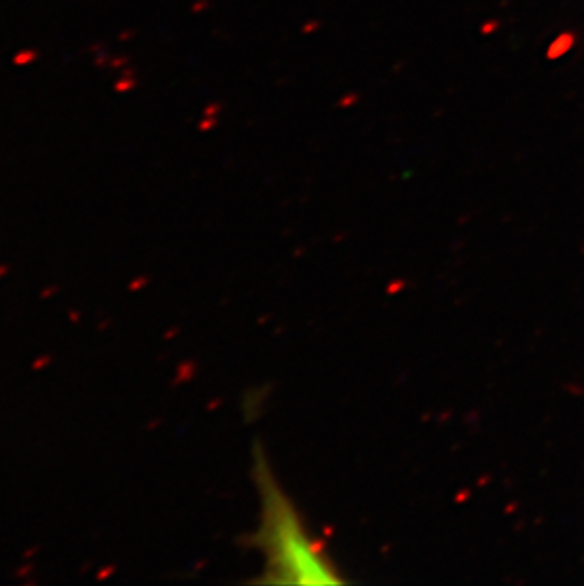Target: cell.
Returning a JSON list of instances; mask_svg holds the SVG:
<instances>
[{
  "label": "cell",
  "instance_id": "obj_1",
  "mask_svg": "<svg viewBox=\"0 0 584 586\" xmlns=\"http://www.w3.org/2000/svg\"><path fill=\"white\" fill-rule=\"evenodd\" d=\"M253 480L260 501V522L248 537V545L258 548L264 558V575L260 580L277 585L343 582L338 568L311 535L260 448L254 450Z\"/></svg>",
  "mask_w": 584,
  "mask_h": 586
},
{
  "label": "cell",
  "instance_id": "obj_2",
  "mask_svg": "<svg viewBox=\"0 0 584 586\" xmlns=\"http://www.w3.org/2000/svg\"><path fill=\"white\" fill-rule=\"evenodd\" d=\"M36 59V52H21V54H18V57H16V63L18 65H25V63H29V61H35Z\"/></svg>",
  "mask_w": 584,
  "mask_h": 586
},
{
  "label": "cell",
  "instance_id": "obj_3",
  "mask_svg": "<svg viewBox=\"0 0 584 586\" xmlns=\"http://www.w3.org/2000/svg\"><path fill=\"white\" fill-rule=\"evenodd\" d=\"M131 86H133V82H131V80H122V82L118 84V91H127V89L131 88Z\"/></svg>",
  "mask_w": 584,
  "mask_h": 586
}]
</instances>
